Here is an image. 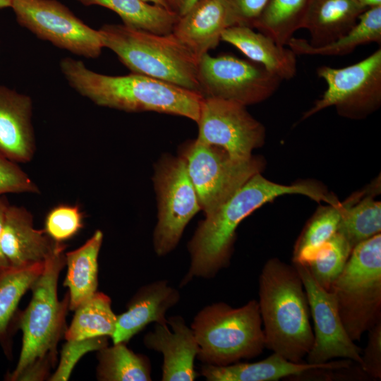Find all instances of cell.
Instances as JSON below:
<instances>
[{"instance_id":"6da1fadb","label":"cell","mask_w":381,"mask_h":381,"mask_svg":"<svg viewBox=\"0 0 381 381\" xmlns=\"http://www.w3.org/2000/svg\"><path fill=\"white\" fill-rule=\"evenodd\" d=\"M286 194H301L335 205L337 200L313 183L282 185L256 174L228 200L200 221L188 243L190 265L182 280L212 279L230 264L239 224L262 205Z\"/></svg>"},{"instance_id":"7a4b0ae2","label":"cell","mask_w":381,"mask_h":381,"mask_svg":"<svg viewBox=\"0 0 381 381\" xmlns=\"http://www.w3.org/2000/svg\"><path fill=\"white\" fill-rule=\"evenodd\" d=\"M60 68L70 85L98 106L181 116L195 122L198 119L203 99L198 92L141 74L98 73L70 57L61 60Z\"/></svg>"},{"instance_id":"3957f363","label":"cell","mask_w":381,"mask_h":381,"mask_svg":"<svg viewBox=\"0 0 381 381\" xmlns=\"http://www.w3.org/2000/svg\"><path fill=\"white\" fill-rule=\"evenodd\" d=\"M258 296L265 348L303 362L314 337L307 294L294 265L269 259L259 276Z\"/></svg>"},{"instance_id":"277c9868","label":"cell","mask_w":381,"mask_h":381,"mask_svg":"<svg viewBox=\"0 0 381 381\" xmlns=\"http://www.w3.org/2000/svg\"><path fill=\"white\" fill-rule=\"evenodd\" d=\"M65 248L60 243L47 260L30 288L31 301L18 317L23 332L22 348L16 368L8 375V380L16 381L24 370L48 375L56 363V346L66 330V316L69 309L68 294L61 301L57 296L59 274L66 265Z\"/></svg>"},{"instance_id":"5b68a950","label":"cell","mask_w":381,"mask_h":381,"mask_svg":"<svg viewBox=\"0 0 381 381\" xmlns=\"http://www.w3.org/2000/svg\"><path fill=\"white\" fill-rule=\"evenodd\" d=\"M98 32L104 47L132 73L200 94L198 59L173 32L158 35L124 24H106Z\"/></svg>"},{"instance_id":"8992f818","label":"cell","mask_w":381,"mask_h":381,"mask_svg":"<svg viewBox=\"0 0 381 381\" xmlns=\"http://www.w3.org/2000/svg\"><path fill=\"white\" fill-rule=\"evenodd\" d=\"M202 364L224 366L261 354L265 348L257 300L233 308L224 302L203 307L190 325Z\"/></svg>"},{"instance_id":"52a82bcc","label":"cell","mask_w":381,"mask_h":381,"mask_svg":"<svg viewBox=\"0 0 381 381\" xmlns=\"http://www.w3.org/2000/svg\"><path fill=\"white\" fill-rule=\"evenodd\" d=\"M329 291L353 341L381 321V234L356 246Z\"/></svg>"},{"instance_id":"ba28073f","label":"cell","mask_w":381,"mask_h":381,"mask_svg":"<svg viewBox=\"0 0 381 381\" xmlns=\"http://www.w3.org/2000/svg\"><path fill=\"white\" fill-rule=\"evenodd\" d=\"M179 155L186 162L205 215L224 204L265 166L259 157L236 159L224 150L197 139L181 146Z\"/></svg>"},{"instance_id":"9c48e42d","label":"cell","mask_w":381,"mask_h":381,"mask_svg":"<svg viewBox=\"0 0 381 381\" xmlns=\"http://www.w3.org/2000/svg\"><path fill=\"white\" fill-rule=\"evenodd\" d=\"M153 181L157 200L153 248L156 255L162 257L175 249L186 226L201 209L180 155L162 157L156 164Z\"/></svg>"},{"instance_id":"30bf717a","label":"cell","mask_w":381,"mask_h":381,"mask_svg":"<svg viewBox=\"0 0 381 381\" xmlns=\"http://www.w3.org/2000/svg\"><path fill=\"white\" fill-rule=\"evenodd\" d=\"M317 75L327 89L302 116L306 119L327 107H334L341 116L361 119L381 104V49L352 65L335 68H318Z\"/></svg>"},{"instance_id":"8fae6325","label":"cell","mask_w":381,"mask_h":381,"mask_svg":"<svg viewBox=\"0 0 381 381\" xmlns=\"http://www.w3.org/2000/svg\"><path fill=\"white\" fill-rule=\"evenodd\" d=\"M198 80L204 98L230 100L246 107L268 99L282 81L253 61L208 53L198 59Z\"/></svg>"},{"instance_id":"7c38bea8","label":"cell","mask_w":381,"mask_h":381,"mask_svg":"<svg viewBox=\"0 0 381 381\" xmlns=\"http://www.w3.org/2000/svg\"><path fill=\"white\" fill-rule=\"evenodd\" d=\"M20 25L56 47L95 59L104 48L98 30L85 24L56 0H12Z\"/></svg>"},{"instance_id":"4fadbf2b","label":"cell","mask_w":381,"mask_h":381,"mask_svg":"<svg viewBox=\"0 0 381 381\" xmlns=\"http://www.w3.org/2000/svg\"><path fill=\"white\" fill-rule=\"evenodd\" d=\"M196 123L198 141L219 147L236 159H249L265 142L264 126L236 102L203 97Z\"/></svg>"},{"instance_id":"5bb4252c","label":"cell","mask_w":381,"mask_h":381,"mask_svg":"<svg viewBox=\"0 0 381 381\" xmlns=\"http://www.w3.org/2000/svg\"><path fill=\"white\" fill-rule=\"evenodd\" d=\"M305 288L313 321V343L306 362L321 364L335 358L361 363V349L347 334L332 294L314 279L306 265L293 264Z\"/></svg>"},{"instance_id":"9a60e30c","label":"cell","mask_w":381,"mask_h":381,"mask_svg":"<svg viewBox=\"0 0 381 381\" xmlns=\"http://www.w3.org/2000/svg\"><path fill=\"white\" fill-rule=\"evenodd\" d=\"M146 348L163 356L162 380L193 381L198 377L194 362L199 346L194 332L181 315L167 318V324L155 323L143 337Z\"/></svg>"},{"instance_id":"2e32d148","label":"cell","mask_w":381,"mask_h":381,"mask_svg":"<svg viewBox=\"0 0 381 381\" xmlns=\"http://www.w3.org/2000/svg\"><path fill=\"white\" fill-rule=\"evenodd\" d=\"M60 243L44 230L34 227L32 215L26 208L8 205L4 215L1 249L10 268L44 265Z\"/></svg>"},{"instance_id":"e0dca14e","label":"cell","mask_w":381,"mask_h":381,"mask_svg":"<svg viewBox=\"0 0 381 381\" xmlns=\"http://www.w3.org/2000/svg\"><path fill=\"white\" fill-rule=\"evenodd\" d=\"M30 97L0 85V155L16 163H28L36 145Z\"/></svg>"},{"instance_id":"ac0fdd59","label":"cell","mask_w":381,"mask_h":381,"mask_svg":"<svg viewBox=\"0 0 381 381\" xmlns=\"http://www.w3.org/2000/svg\"><path fill=\"white\" fill-rule=\"evenodd\" d=\"M178 289L167 280L161 279L141 286L127 305V309L117 315L113 344L127 343L151 322L167 324V311L180 301Z\"/></svg>"},{"instance_id":"d6986e66","label":"cell","mask_w":381,"mask_h":381,"mask_svg":"<svg viewBox=\"0 0 381 381\" xmlns=\"http://www.w3.org/2000/svg\"><path fill=\"white\" fill-rule=\"evenodd\" d=\"M353 363L343 358L321 364L296 363L272 352L267 358L254 363L239 361L224 366L202 364L200 373L207 381H277L295 378L314 370L350 368Z\"/></svg>"},{"instance_id":"ffe728a7","label":"cell","mask_w":381,"mask_h":381,"mask_svg":"<svg viewBox=\"0 0 381 381\" xmlns=\"http://www.w3.org/2000/svg\"><path fill=\"white\" fill-rule=\"evenodd\" d=\"M226 28L222 0H198L179 16L172 32L199 59L217 47Z\"/></svg>"},{"instance_id":"44dd1931","label":"cell","mask_w":381,"mask_h":381,"mask_svg":"<svg viewBox=\"0 0 381 381\" xmlns=\"http://www.w3.org/2000/svg\"><path fill=\"white\" fill-rule=\"evenodd\" d=\"M221 41L232 44L250 61L262 65L282 80H290L296 74V54L250 27H228L222 32Z\"/></svg>"},{"instance_id":"7402d4cb","label":"cell","mask_w":381,"mask_h":381,"mask_svg":"<svg viewBox=\"0 0 381 381\" xmlns=\"http://www.w3.org/2000/svg\"><path fill=\"white\" fill-rule=\"evenodd\" d=\"M366 9L358 0H310L303 25L309 33V44L320 47L338 40Z\"/></svg>"},{"instance_id":"603a6c76","label":"cell","mask_w":381,"mask_h":381,"mask_svg":"<svg viewBox=\"0 0 381 381\" xmlns=\"http://www.w3.org/2000/svg\"><path fill=\"white\" fill-rule=\"evenodd\" d=\"M102 241V232L97 230L80 247L65 253L67 273L64 285L68 289L71 310L97 291L98 257Z\"/></svg>"},{"instance_id":"cb8c5ba5","label":"cell","mask_w":381,"mask_h":381,"mask_svg":"<svg viewBox=\"0 0 381 381\" xmlns=\"http://www.w3.org/2000/svg\"><path fill=\"white\" fill-rule=\"evenodd\" d=\"M381 43V6L367 8L357 23L344 36L320 47L310 45L306 39L293 37L287 46L296 54L310 56H344L358 47Z\"/></svg>"},{"instance_id":"d4e9b609","label":"cell","mask_w":381,"mask_h":381,"mask_svg":"<svg viewBox=\"0 0 381 381\" xmlns=\"http://www.w3.org/2000/svg\"><path fill=\"white\" fill-rule=\"evenodd\" d=\"M365 192H357L344 202L329 205L320 209L309 221L299 236L293 253V263L307 265L319 250L337 232L339 225L346 207L358 201Z\"/></svg>"},{"instance_id":"484cf974","label":"cell","mask_w":381,"mask_h":381,"mask_svg":"<svg viewBox=\"0 0 381 381\" xmlns=\"http://www.w3.org/2000/svg\"><path fill=\"white\" fill-rule=\"evenodd\" d=\"M90 6L99 5L112 10L123 24L158 35L172 32L179 14L177 11L144 0H77Z\"/></svg>"},{"instance_id":"4316f807","label":"cell","mask_w":381,"mask_h":381,"mask_svg":"<svg viewBox=\"0 0 381 381\" xmlns=\"http://www.w3.org/2000/svg\"><path fill=\"white\" fill-rule=\"evenodd\" d=\"M310 0H267L253 28L279 46H287L294 33L303 28Z\"/></svg>"},{"instance_id":"83f0119b","label":"cell","mask_w":381,"mask_h":381,"mask_svg":"<svg viewBox=\"0 0 381 381\" xmlns=\"http://www.w3.org/2000/svg\"><path fill=\"white\" fill-rule=\"evenodd\" d=\"M74 311L72 322L64 334L67 341L112 337L117 315L112 310L111 298L107 295L96 291Z\"/></svg>"},{"instance_id":"f1b7e54d","label":"cell","mask_w":381,"mask_h":381,"mask_svg":"<svg viewBox=\"0 0 381 381\" xmlns=\"http://www.w3.org/2000/svg\"><path fill=\"white\" fill-rule=\"evenodd\" d=\"M97 377L102 381H150L152 366L145 355L135 353L126 343L98 350Z\"/></svg>"},{"instance_id":"f546056e","label":"cell","mask_w":381,"mask_h":381,"mask_svg":"<svg viewBox=\"0 0 381 381\" xmlns=\"http://www.w3.org/2000/svg\"><path fill=\"white\" fill-rule=\"evenodd\" d=\"M44 265L25 269L9 268L0 274V341L2 344L7 342L9 329L22 297L42 272Z\"/></svg>"},{"instance_id":"4dcf8cb0","label":"cell","mask_w":381,"mask_h":381,"mask_svg":"<svg viewBox=\"0 0 381 381\" xmlns=\"http://www.w3.org/2000/svg\"><path fill=\"white\" fill-rule=\"evenodd\" d=\"M381 231V203L370 195L349 205L342 214L337 232L352 249Z\"/></svg>"},{"instance_id":"1f68e13d","label":"cell","mask_w":381,"mask_h":381,"mask_svg":"<svg viewBox=\"0 0 381 381\" xmlns=\"http://www.w3.org/2000/svg\"><path fill=\"white\" fill-rule=\"evenodd\" d=\"M352 250L346 238L337 232L306 266L318 284L329 291L344 269Z\"/></svg>"},{"instance_id":"d6a6232c","label":"cell","mask_w":381,"mask_h":381,"mask_svg":"<svg viewBox=\"0 0 381 381\" xmlns=\"http://www.w3.org/2000/svg\"><path fill=\"white\" fill-rule=\"evenodd\" d=\"M83 226V214L77 205H59L47 214L44 231L55 242L63 243L75 236Z\"/></svg>"},{"instance_id":"836d02e7","label":"cell","mask_w":381,"mask_h":381,"mask_svg":"<svg viewBox=\"0 0 381 381\" xmlns=\"http://www.w3.org/2000/svg\"><path fill=\"white\" fill-rule=\"evenodd\" d=\"M67 341L62 349L60 364L49 380H67L74 365L85 353L108 346L107 337Z\"/></svg>"},{"instance_id":"e575fe53","label":"cell","mask_w":381,"mask_h":381,"mask_svg":"<svg viewBox=\"0 0 381 381\" xmlns=\"http://www.w3.org/2000/svg\"><path fill=\"white\" fill-rule=\"evenodd\" d=\"M37 184L17 163L0 155V197L6 193H37Z\"/></svg>"},{"instance_id":"d590c367","label":"cell","mask_w":381,"mask_h":381,"mask_svg":"<svg viewBox=\"0 0 381 381\" xmlns=\"http://www.w3.org/2000/svg\"><path fill=\"white\" fill-rule=\"evenodd\" d=\"M267 0H222L227 28L236 25L253 28Z\"/></svg>"},{"instance_id":"8d00e7d4","label":"cell","mask_w":381,"mask_h":381,"mask_svg":"<svg viewBox=\"0 0 381 381\" xmlns=\"http://www.w3.org/2000/svg\"><path fill=\"white\" fill-rule=\"evenodd\" d=\"M368 340L361 353V371L374 379L381 378V321L368 331Z\"/></svg>"},{"instance_id":"74e56055","label":"cell","mask_w":381,"mask_h":381,"mask_svg":"<svg viewBox=\"0 0 381 381\" xmlns=\"http://www.w3.org/2000/svg\"><path fill=\"white\" fill-rule=\"evenodd\" d=\"M8 202L4 197H0V274L8 270L10 267L4 256L1 249V234L4 225V215L8 206Z\"/></svg>"},{"instance_id":"f35d334b","label":"cell","mask_w":381,"mask_h":381,"mask_svg":"<svg viewBox=\"0 0 381 381\" xmlns=\"http://www.w3.org/2000/svg\"><path fill=\"white\" fill-rule=\"evenodd\" d=\"M198 0H183L178 11L179 16L184 14Z\"/></svg>"},{"instance_id":"ab89813d","label":"cell","mask_w":381,"mask_h":381,"mask_svg":"<svg viewBox=\"0 0 381 381\" xmlns=\"http://www.w3.org/2000/svg\"><path fill=\"white\" fill-rule=\"evenodd\" d=\"M358 1L367 8L381 6V0H358Z\"/></svg>"},{"instance_id":"60d3db41","label":"cell","mask_w":381,"mask_h":381,"mask_svg":"<svg viewBox=\"0 0 381 381\" xmlns=\"http://www.w3.org/2000/svg\"><path fill=\"white\" fill-rule=\"evenodd\" d=\"M144 1L156 4V5H159V6L167 8H171V7L170 6L169 4L168 3L167 0H144Z\"/></svg>"},{"instance_id":"b9f144b4","label":"cell","mask_w":381,"mask_h":381,"mask_svg":"<svg viewBox=\"0 0 381 381\" xmlns=\"http://www.w3.org/2000/svg\"><path fill=\"white\" fill-rule=\"evenodd\" d=\"M172 9L179 11L183 0H167Z\"/></svg>"},{"instance_id":"7bdbcfd3","label":"cell","mask_w":381,"mask_h":381,"mask_svg":"<svg viewBox=\"0 0 381 381\" xmlns=\"http://www.w3.org/2000/svg\"><path fill=\"white\" fill-rule=\"evenodd\" d=\"M12 0H0V9L10 7Z\"/></svg>"}]
</instances>
